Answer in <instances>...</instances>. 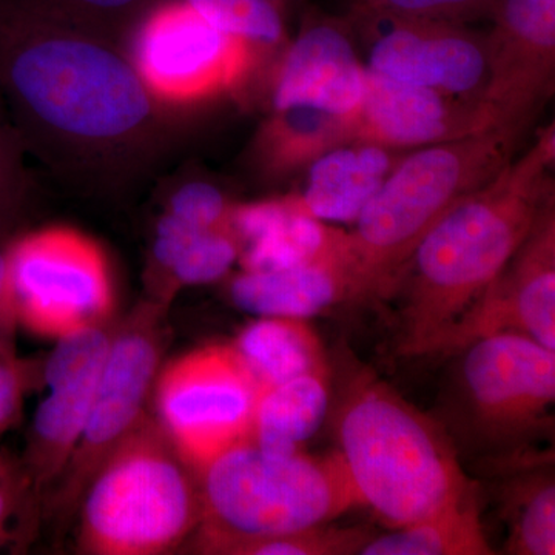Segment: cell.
<instances>
[{"mask_svg":"<svg viewBox=\"0 0 555 555\" xmlns=\"http://www.w3.org/2000/svg\"><path fill=\"white\" fill-rule=\"evenodd\" d=\"M353 141L352 124L308 112L286 109L272 112L259 137L262 163L276 173L308 167L327 150Z\"/></svg>","mask_w":555,"mask_h":555,"instance_id":"484cf974","label":"cell"},{"mask_svg":"<svg viewBox=\"0 0 555 555\" xmlns=\"http://www.w3.org/2000/svg\"><path fill=\"white\" fill-rule=\"evenodd\" d=\"M495 0H358L356 9L414 20L456 22L494 10Z\"/></svg>","mask_w":555,"mask_h":555,"instance_id":"4dcf8cb0","label":"cell"},{"mask_svg":"<svg viewBox=\"0 0 555 555\" xmlns=\"http://www.w3.org/2000/svg\"><path fill=\"white\" fill-rule=\"evenodd\" d=\"M201 517L195 547L232 555L246 543L331 524L363 506L339 451L273 454L247 441L199 474Z\"/></svg>","mask_w":555,"mask_h":555,"instance_id":"5b68a950","label":"cell"},{"mask_svg":"<svg viewBox=\"0 0 555 555\" xmlns=\"http://www.w3.org/2000/svg\"><path fill=\"white\" fill-rule=\"evenodd\" d=\"M201 16L243 40L261 57L287 46L284 13L273 0H185Z\"/></svg>","mask_w":555,"mask_h":555,"instance_id":"4316f807","label":"cell"},{"mask_svg":"<svg viewBox=\"0 0 555 555\" xmlns=\"http://www.w3.org/2000/svg\"><path fill=\"white\" fill-rule=\"evenodd\" d=\"M404 153L360 141L327 150L306 167L295 203L320 221L356 222Z\"/></svg>","mask_w":555,"mask_h":555,"instance_id":"d6986e66","label":"cell"},{"mask_svg":"<svg viewBox=\"0 0 555 555\" xmlns=\"http://www.w3.org/2000/svg\"><path fill=\"white\" fill-rule=\"evenodd\" d=\"M9 477V469H7L5 463H3V460L0 459V480H3V478Z\"/></svg>","mask_w":555,"mask_h":555,"instance_id":"8d00e7d4","label":"cell"},{"mask_svg":"<svg viewBox=\"0 0 555 555\" xmlns=\"http://www.w3.org/2000/svg\"><path fill=\"white\" fill-rule=\"evenodd\" d=\"M483 102L502 127L528 130L554 89L555 0H495Z\"/></svg>","mask_w":555,"mask_h":555,"instance_id":"9a60e30c","label":"cell"},{"mask_svg":"<svg viewBox=\"0 0 555 555\" xmlns=\"http://www.w3.org/2000/svg\"><path fill=\"white\" fill-rule=\"evenodd\" d=\"M335 430L361 503L392 529L480 492L443 423L367 372L347 386Z\"/></svg>","mask_w":555,"mask_h":555,"instance_id":"3957f363","label":"cell"},{"mask_svg":"<svg viewBox=\"0 0 555 555\" xmlns=\"http://www.w3.org/2000/svg\"><path fill=\"white\" fill-rule=\"evenodd\" d=\"M447 430L486 470L526 456L554 429L555 350L520 334L477 339L456 356Z\"/></svg>","mask_w":555,"mask_h":555,"instance_id":"8992f818","label":"cell"},{"mask_svg":"<svg viewBox=\"0 0 555 555\" xmlns=\"http://www.w3.org/2000/svg\"><path fill=\"white\" fill-rule=\"evenodd\" d=\"M24 192L17 141L0 116V230L16 215Z\"/></svg>","mask_w":555,"mask_h":555,"instance_id":"1f68e13d","label":"cell"},{"mask_svg":"<svg viewBox=\"0 0 555 555\" xmlns=\"http://www.w3.org/2000/svg\"><path fill=\"white\" fill-rule=\"evenodd\" d=\"M525 133L494 127L401 156L349 232L358 301L392 298L420 241L516 158Z\"/></svg>","mask_w":555,"mask_h":555,"instance_id":"277c9868","label":"cell"},{"mask_svg":"<svg viewBox=\"0 0 555 555\" xmlns=\"http://www.w3.org/2000/svg\"><path fill=\"white\" fill-rule=\"evenodd\" d=\"M499 334L525 335L555 350L554 199L506 268L430 343L425 357H454L470 343Z\"/></svg>","mask_w":555,"mask_h":555,"instance_id":"4fadbf2b","label":"cell"},{"mask_svg":"<svg viewBox=\"0 0 555 555\" xmlns=\"http://www.w3.org/2000/svg\"><path fill=\"white\" fill-rule=\"evenodd\" d=\"M241 243L233 224L198 228L169 211L159 219L153 243V261L170 278V292L218 281L240 261Z\"/></svg>","mask_w":555,"mask_h":555,"instance_id":"cb8c5ba5","label":"cell"},{"mask_svg":"<svg viewBox=\"0 0 555 555\" xmlns=\"http://www.w3.org/2000/svg\"><path fill=\"white\" fill-rule=\"evenodd\" d=\"M328 374H306L262 390L250 441L273 454H294L326 420Z\"/></svg>","mask_w":555,"mask_h":555,"instance_id":"603a6c76","label":"cell"},{"mask_svg":"<svg viewBox=\"0 0 555 555\" xmlns=\"http://www.w3.org/2000/svg\"><path fill=\"white\" fill-rule=\"evenodd\" d=\"M273 2H275L278 7H280V10L283 11L284 16H286L288 2H291V0H273Z\"/></svg>","mask_w":555,"mask_h":555,"instance_id":"d590c367","label":"cell"},{"mask_svg":"<svg viewBox=\"0 0 555 555\" xmlns=\"http://www.w3.org/2000/svg\"><path fill=\"white\" fill-rule=\"evenodd\" d=\"M232 345L262 389L306 374H328L323 343L302 318L261 317Z\"/></svg>","mask_w":555,"mask_h":555,"instance_id":"7402d4cb","label":"cell"},{"mask_svg":"<svg viewBox=\"0 0 555 555\" xmlns=\"http://www.w3.org/2000/svg\"><path fill=\"white\" fill-rule=\"evenodd\" d=\"M232 224L241 243V266L248 272L327 261L352 264L349 232L310 217L294 195L233 204Z\"/></svg>","mask_w":555,"mask_h":555,"instance_id":"ac0fdd59","label":"cell"},{"mask_svg":"<svg viewBox=\"0 0 555 555\" xmlns=\"http://www.w3.org/2000/svg\"><path fill=\"white\" fill-rule=\"evenodd\" d=\"M262 387L233 345H208L167 364L155 383L156 422L195 474L251 438Z\"/></svg>","mask_w":555,"mask_h":555,"instance_id":"9c48e42d","label":"cell"},{"mask_svg":"<svg viewBox=\"0 0 555 555\" xmlns=\"http://www.w3.org/2000/svg\"><path fill=\"white\" fill-rule=\"evenodd\" d=\"M14 486L10 483V476L0 480V545L5 542L7 528L14 507Z\"/></svg>","mask_w":555,"mask_h":555,"instance_id":"e575fe53","label":"cell"},{"mask_svg":"<svg viewBox=\"0 0 555 555\" xmlns=\"http://www.w3.org/2000/svg\"><path fill=\"white\" fill-rule=\"evenodd\" d=\"M554 158L551 126L420 241L392 295L401 298L398 356L425 357L430 343L506 268L554 199Z\"/></svg>","mask_w":555,"mask_h":555,"instance_id":"7a4b0ae2","label":"cell"},{"mask_svg":"<svg viewBox=\"0 0 555 555\" xmlns=\"http://www.w3.org/2000/svg\"><path fill=\"white\" fill-rule=\"evenodd\" d=\"M502 127L483 101L408 86L366 69L353 141L414 150Z\"/></svg>","mask_w":555,"mask_h":555,"instance_id":"e0dca14e","label":"cell"},{"mask_svg":"<svg viewBox=\"0 0 555 555\" xmlns=\"http://www.w3.org/2000/svg\"><path fill=\"white\" fill-rule=\"evenodd\" d=\"M230 298L254 315L308 320L332 306L358 301V288L350 262L327 261L262 272L243 270L230 283Z\"/></svg>","mask_w":555,"mask_h":555,"instance_id":"ffe728a7","label":"cell"},{"mask_svg":"<svg viewBox=\"0 0 555 555\" xmlns=\"http://www.w3.org/2000/svg\"><path fill=\"white\" fill-rule=\"evenodd\" d=\"M361 555H488L494 554L481 525L480 492L462 502L369 540Z\"/></svg>","mask_w":555,"mask_h":555,"instance_id":"d4e9b609","label":"cell"},{"mask_svg":"<svg viewBox=\"0 0 555 555\" xmlns=\"http://www.w3.org/2000/svg\"><path fill=\"white\" fill-rule=\"evenodd\" d=\"M0 93L25 137L83 166L150 145L160 105L118 42L0 0Z\"/></svg>","mask_w":555,"mask_h":555,"instance_id":"6da1fadb","label":"cell"},{"mask_svg":"<svg viewBox=\"0 0 555 555\" xmlns=\"http://www.w3.org/2000/svg\"><path fill=\"white\" fill-rule=\"evenodd\" d=\"M116 323L80 328L56 339L43 379L49 396L40 401L28 437V480L36 489L56 483L78 447Z\"/></svg>","mask_w":555,"mask_h":555,"instance_id":"5bb4252c","label":"cell"},{"mask_svg":"<svg viewBox=\"0 0 555 555\" xmlns=\"http://www.w3.org/2000/svg\"><path fill=\"white\" fill-rule=\"evenodd\" d=\"M232 208L233 204L221 190L208 182L196 181L173 193L167 211L198 228H224L232 224Z\"/></svg>","mask_w":555,"mask_h":555,"instance_id":"f546056e","label":"cell"},{"mask_svg":"<svg viewBox=\"0 0 555 555\" xmlns=\"http://www.w3.org/2000/svg\"><path fill=\"white\" fill-rule=\"evenodd\" d=\"M167 302H142L116 324L82 436L56 480L53 507L62 517L79 505L94 474L149 415L167 341Z\"/></svg>","mask_w":555,"mask_h":555,"instance_id":"30bf717a","label":"cell"},{"mask_svg":"<svg viewBox=\"0 0 555 555\" xmlns=\"http://www.w3.org/2000/svg\"><path fill=\"white\" fill-rule=\"evenodd\" d=\"M372 539L364 528L321 525L294 534L270 537L246 543L232 555H356Z\"/></svg>","mask_w":555,"mask_h":555,"instance_id":"f1b7e54d","label":"cell"},{"mask_svg":"<svg viewBox=\"0 0 555 555\" xmlns=\"http://www.w3.org/2000/svg\"><path fill=\"white\" fill-rule=\"evenodd\" d=\"M33 9L62 22L119 42L133 31L152 0H24Z\"/></svg>","mask_w":555,"mask_h":555,"instance_id":"83f0119b","label":"cell"},{"mask_svg":"<svg viewBox=\"0 0 555 555\" xmlns=\"http://www.w3.org/2000/svg\"><path fill=\"white\" fill-rule=\"evenodd\" d=\"M17 326L57 339L112 321L115 281L107 255L64 225L31 230L5 247Z\"/></svg>","mask_w":555,"mask_h":555,"instance_id":"ba28073f","label":"cell"},{"mask_svg":"<svg viewBox=\"0 0 555 555\" xmlns=\"http://www.w3.org/2000/svg\"><path fill=\"white\" fill-rule=\"evenodd\" d=\"M17 326L14 317L13 298H11L9 266L5 250L0 248V346H11L10 338Z\"/></svg>","mask_w":555,"mask_h":555,"instance_id":"836d02e7","label":"cell"},{"mask_svg":"<svg viewBox=\"0 0 555 555\" xmlns=\"http://www.w3.org/2000/svg\"><path fill=\"white\" fill-rule=\"evenodd\" d=\"M131 64L156 104L184 107L235 90L259 60L185 0L152 3L131 31Z\"/></svg>","mask_w":555,"mask_h":555,"instance_id":"8fae6325","label":"cell"},{"mask_svg":"<svg viewBox=\"0 0 555 555\" xmlns=\"http://www.w3.org/2000/svg\"><path fill=\"white\" fill-rule=\"evenodd\" d=\"M80 503L87 554L170 553L199 525L198 477L150 415L94 474Z\"/></svg>","mask_w":555,"mask_h":555,"instance_id":"52a82bcc","label":"cell"},{"mask_svg":"<svg viewBox=\"0 0 555 555\" xmlns=\"http://www.w3.org/2000/svg\"><path fill=\"white\" fill-rule=\"evenodd\" d=\"M366 67L349 20L310 16L283 50L270 89L272 112L308 109L356 122Z\"/></svg>","mask_w":555,"mask_h":555,"instance_id":"2e32d148","label":"cell"},{"mask_svg":"<svg viewBox=\"0 0 555 555\" xmlns=\"http://www.w3.org/2000/svg\"><path fill=\"white\" fill-rule=\"evenodd\" d=\"M350 27L364 67L383 78L483 101L488 36L456 22L414 20L353 9Z\"/></svg>","mask_w":555,"mask_h":555,"instance_id":"7c38bea8","label":"cell"},{"mask_svg":"<svg viewBox=\"0 0 555 555\" xmlns=\"http://www.w3.org/2000/svg\"><path fill=\"white\" fill-rule=\"evenodd\" d=\"M28 371L11 346H0V436L21 418Z\"/></svg>","mask_w":555,"mask_h":555,"instance_id":"d6a6232c","label":"cell"},{"mask_svg":"<svg viewBox=\"0 0 555 555\" xmlns=\"http://www.w3.org/2000/svg\"><path fill=\"white\" fill-rule=\"evenodd\" d=\"M505 476L499 495L506 526L505 551L514 555L555 554L553 460L535 454L495 473Z\"/></svg>","mask_w":555,"mask_h":555,"instance_id":"44dd1931","label":"cell"}]
</instances>
